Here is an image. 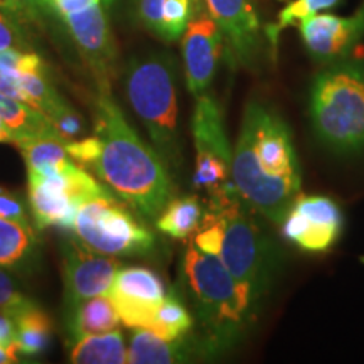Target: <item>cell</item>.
Segmentation results:
<instances>
[{
  "label": "cell",
  "mask_w": 364,
  "mask_h": 364,
  "mask_svg": "<svg viewBox=\"0 0 364 364\" xmlns=\"http://www.w3.org/2000/svg\"><path fill=\"white\" fill-rule=\"evenodd\" d=\"M231 181L240 201L275 225L300 196L302 172L292 132L270 105L252 100L245 108Z\"/></svg>",
  "instance_id": "6da1fadb"
},
{
  "label": "cell",
  "mask_w": 364,
  "mask_h": 364,
  "mask_svg": "<svg viewBox=\"0 0 364 364\" xmlns=\"http://www.w3.org/2000/svg\"><path fill=\"white\" fill-rule=\"evenodd\" d=\"M95 112L100 154L91 169L144 216L157 218L172 196L161 156L136 135L110 93H100Z\"/></svg>",
  "instance_id": "7a4b0ae2"
},
{
  "label": "cell",
  "mask_w": 364,
  "mask_h": 364,
  "mask_svg": "<svg viewBox=\"0 0 364 364\" xmlns=\"http://www.w3.org/2000/svg\"><path fill=\"white\" fill-rule=\"evenodd\" d=\"M257 213L240 201L235 189L209 199V213L196 231L194 245L215 255L258 306H265L279 270V252Z\"/></svg>",
  "instance_id": "3957f363"
},
{
  "label": "cell",
  "mask_w": 364,
  "mask_h": 364,
  "mask_svg": "<svg viewBox=\"0 0 364 364\" xmlns=\"http://www.w3.org/2000/svg\"><path fill=\"white\" fill-rule=\"evenodd\" d=\"M181 275L201 321L203 351L213 356L230 351L245 339L262 307L215 255L189 245Z\"/></svg>",
  "instance_id": "277c9868"
},
{
  "label": "cell",
  "mask_w": 364,
  "mask_h": 364,
  "mask_svg": "<svg viewBox=\"0 0 364 364\" xmlns=\"http://www.w3.org/2000/svg\"><path fill=\"white\" fill-rule=\"evenodd\" d=\"M312 134L338 156L364 152V61L326 65L309 93Z\"/></svg>",
  "instance_id": "5b68a950"
},
{
  "label": "cell",
  "mask_w": 364,
  "mask_h": 364,
  "mask_svg": "<svg viewBox=\"0 0 364 364\" xmlns=\"http://www.w3.org/2000/svg\"><path fill=\"white\" fill-rule=\"evenodd\" d=\"M125 90L159 152L176 161L179 112L174 59L162 53L134 58L127 68Z\"/></svg>",
  "instance_id": "8992f818"
},
{
  "label": "cell",
  "mask_w": 364,
  "mask_h": 364,
  "mask_svg": "<svg viewBox=\"0 0 364 364\" xmlns=\"http://www.w3.org/2000/svg\"><path fill=\"white\" fill-rule=\"evenodd\" d=\"M75 233L83 247L102 255H140L154 248V235L110 193L91 198L76 211Z\"/></svg>",
  "instance_id": "52a82bcc"
},
{
  "label": "cell",
  "mask_w": 364,
  "mask_h": 364,
  "mask_svg": "<svg viewBox=\"0 0 364 364\" xmlns=\"http://www.w3.org/2000/svg\"><path fill=\"white\" fill-rule=\"evenodd\" d=\"M107 193L83 166L73 161L48 174H29V204L39 230L49 226L73 230L81 204Z\"/></svg>",
  "instance_id": "ba28073f"
},
{
  "label": "cell",
  "mask_w": 364,
  "mask_h": 364,
  "mask_svg": "<svg viewBox=\"0 0 364 364\" xmlns=\"http://www.w3.org/2000/svg\"><path fill=\"white\" fill-rule=\"evenodd\" d=\"M191 127L196 149L193 186L196 189L206 191L211 198L233 184V149L228 139L220 105L211 95L203 93L196 97Z\"/></svg>",
  "instance_id": "9c48e42d"
},
{
  "label": "cell",
  "mask_w": 364,
  "mask_h": 364,
  "mask_svg": "<svg viewBox=\"0 0 364 364\" xmlns=\"http://www.w3.org/2000/svg\"><path fill=\"white\" fill-rule=\"evenodd\" d=\"M208 14L220 26L231 65L258 71L263 56L260 17L252 0H203Z\"/></svg>",
  "instance_id": "30bf717a"
},
{
  "label": "cell",
  "mask_w": 364,
  "mask_h": 364,
  "mask_svg": "<svg viewBox=\"0 0 364 364\" xmlns=\"http://www.w3.org/2000/svg\"><path fill=\"white\" fill-rule=\"evenodd\" d=\"M282 225V233L309 253L331 250L343 230V213L327 196H299Z\"/></svg>",
  "instance_id": "8fae6325"
},
{
  "label": "cell",
  "mask_w": 364,
  "mask_h": 364,
  "mask_svg": "<svg viewBox=\"0 0 364 364\" xmlns=\"http://www.w3.org/2000/svg\"><path fill=\"white\" fill-rule=\"evenodd\" d=\"M299 29L304 46L316 61L331 65L348 59L364 39V0L353 16L316 14L300 22Z\"/></svg>",
  "instance_id": "7c38bea8"
},
{
  "label": "cell",
  "mask_w": 364,
  "mask_h": 364,
  "mask_svg": "<svg viewBox=\"0 0 364 364\" xmlns=\"http://www.w3.org/2000/svg\"><path fill=\"white\" fill-rule=\"evenodd\" d=\"M118 262L112 255L91 252L86 247L68 243L63 247V280L68 309L78 307L85 300L107 295L115 280Z\"/></svg>",
  "instance_id": "4fadbf2b"
},
{
  "label": "cell",
  "mask_w": 364,
  "mask_h": 364,
  "mask_svg": "<svg viewBox=\"0 0 364 364\" xmlns=\"http://www.w3.org/2000/svg\"><path fill=\"white\" fill-rule=\"evenodd\" d=\"M225 51L220 26L208 12H196L182 34L186 83L194 97L206 93Z\"/></svg>",
  "instance_id": "5bb4252c"
},
{
  "label": "cell",
  "mask_w": 364,
  "mask_h": 364,
  "mask_svg": "<svg viewBox=\"0 0 364 364\" xmlns=\"http://www.w3.org/2000/svg\"><path fill=\"white\" fill-rule=\"evenodd\" d=\"M73 39L93 71L100 86V93H110L115 76V46L103 7L98 4L63 16Z\"/></svg>",
  "instance_id": "9a60e30c"
},
{
  "label": "cell",
  "mask_w": 364,
  "mask_h": 364,
  "mask_svg": "<svg viewBox=\"0 0 364 364\" xmlns=\"http://www.w3.org/2000/svg\"><path fill=\"white\" fill-rule=\"evenodd\" d=\"M166 295L161 277L144 267L118 268L108 290L118 317L130 329H147L150 317Z\"/></svg>",
  "instance_id": "2e32d148"
},
{
  "label": "cell",
  "mask_w": 364,
  "mask_h": 364,
  "mask_svg": "<svg viewBox=\"0 0 364 364\" xmlns=\"http://www.w3.org/2000/svg\"><path fill=\"white\" fill-rule=\"evenodd\" d=\"M194 344L184 338L167 341L150 329H135L132 334L127 363L132 364H172L184 363L193 356Z\"/></svg>",
  "instance_id": "e0dca14e"
},
{
  "label": "cell",
  "mask_w": 364,
  "mask_h": 364,
  "mask_svg": "<svg viewBox=\"0 0 364 364\" xmlns=\"http://www.w3.org/2000/svg\"><path fill=\"white\" fill-rule=\"evenodd\" d=\"M38 241L29 223L0 218V267L26 270L34 260Z\"/></svg>",
  "instance_id": "ac0fdd59"
},
{
  "label": "cell",
  "mask_w": 364,
  "mask_h": 364,
  "mask_svg": "<svg viewBox=\"0 0 364 364\" xmlns=\"http://www.w3.org/2000/svg\"><path fill=\"white\" fill-rule=\"evenodd\" d=\"M118 322H120V317L107 294L85 300L78 307L73 309L68 326H70V336L75 343L85 336L117 329Z\"/></svg>",
  "instance_id": "d6986e66"
},
{
  "label": "cell",
  "mask_w": 364,
  "mask_h": 364,
  "mask_svg": "<svg viewBox=\"0 0 364 364\" xmlns=\"http://www.w3.org/2000/svg\"><path fill=\"white\" fill-rule=\"evenodd\" d=\"M124 334L113 329L102 334L85 336L73 343L70 361L75 364H124L127 363Z\"/></svg>",
  "instance_id": "ffe728a7"
},
{
  "label": "cell",
  "mask_w": 364,
  "mask_h": 364,
  "mask_svg": "<svg viewBox=\"0 0 364 364\" xmlns=\"http://www.w3.org/2000/svg\"><path fill=\"white\" fill-rule=\"evenodd\" d=\"M204 216L206 213L196 196H182L166 204L156 218V225L169 238L184 241L201 228Z\"/></svg>",
  "instance_id": "44dd1931"
},
{
  "label": "cell",
  "mask_w": 364,
  "mask_h": 364,
  "mask_svg": "<svg viewBox=\"0 0 364 364\" xmlns=\"http://www.w3.org/2000/svg\"><path fill=\"white\" fill-rule=\"evenodd\" d=\"M19 147L27 166V174H48L71 162L66 144L58 135L29 136L14 142Z\"/></svg>",
  "instance_id": "7402d4cb"
},
{
  "label": "cell",
  "mask_w": 364,
  "mask_h": 364,
  "mask_svg": "<svg viewBox=\"0 0 364 364\" xmlns=\"http://www.w3.org/2000/svg\"><path fill=\"white\" fill-rule=\"evenodd\" d=\"M0 118L11 132L14 142L29 136L56 135L44 113L17 100L4 97L2 93H0Z\"/></svg>",
  "instance_id": "603a6c76"
},
{
  "label": "cell",
  "mask_w": 364,
  "mask_h": 364,
  "mask_svg": "<svg viewBox=\"0 0 364 364\" xmlns=\"http://www.w3.org/2000/svg\"><path fill=\"white\" fill-rule=\"evenodd\" d=\"M17 334L16 341L19 344L22 356H41L49 348L53 334V324L48 314L36 306L27 307L16 318Z\"/></svg>",
  "instance_id": "cb8c5ba5"
},
{
  "label": "cell",
  "mask_w": 364,
  "mask_h": 364,
  "mask_svg": "<svg viewBox=\"0 0 364 364\" xmlns=\"http://www.w3.org/2000/svg\"><path fill=\"white\" fill-rule=\"evenodd\" d=\"M193 322V316L182 304V300L171 294L166 295V299L156 307L147 329L154 331L164 339L176 341L188 334Z\"/></svg>",
  "instance_id": "d4e9b609"
},
{
  "label": "cell",
  "mask_w": 364,
  "mask_h": 364,
  "mask_svg": "<svg viewBox=\"0 0 364 364\" xmlns=\"http://www.w3.org/2000/svg\"><path fill=\"white\" fill-rule=\"evenodd\" d=\"M339 2L341 0H292V2L287 4L279 12V16H277V21L263 29L272 51H277L280 34L284 33L287 27L297 26L304 19H307V17H312L316 14H321L322 11H327V9L339 6Z\"/></svg>",
  "instance_id": "484cf974"
},
{
  "label": "cell",
  "mask_w": 364,
  "mask_h": 364,
  "mask_svg": "<svg viewBox=\"0 0 364 364\" xmlns=\"http://www.w3.org/2000/svg\"><path fill=\"white\" fill-rule=\"evenodd\" d=\"M198 0H164L161 12V29L159 39L171 41L179 39L184 34L189 21L193 19Z\"/></svg>",
  "instance_id": "4316f807"
},
{
  "label": "cell",
  "mask_w": 364,
  "mask_h": 364,
  "mask_svg": "<svg viewBox=\"0 0 364 364\" xmlns=\"http://www.w3.org/2000/svg\"><path fill=\"white\" fill-rule=\"evenodd\" d=\"M44 115L49 120V124H51L53 130L56 132V135L65 144L73 142V140H76L81 134H83V120H81V117L73 110L65 100L53 105Z\"/></svg>",
  "instance_id": "83f0119b"
},
{
  "label": "cell",
  "mask_w": 364,
  "mask_h": 364,
  "mask_svg": "<svg viewBox=\"0 0 364 364\" xmlns=\"http://www.w3.org/2000/svg\"><path fill=\"white\" fill-rule=\"evenodd\" d=\"M31 306H34L33 300L22 295L16 289L11 277L0 268V312L16 318L22 311H26Z\"/></svg>",
  "instance_id": "f1b7e54d"
},
{
  "label": "cell",
  "mask_w": 364,
  "mask_h": 364,
  "mask_svg": "<svg viewBox=\"0 0 364 364\" xmlns=\"http://www.w3.org/2000/svg\"><path fill=\"white\" fill-rule=\"evenodd\" d=\"M164 0H139V19L154 36L161 29V12Z\"/></svg>",
  "instance_id": "f546056e"
},
{
  "label": "cell",
  "mask_w": 364,
  "mask_h": 364,
  "mask_svg": "<svg viewBox=\"0 0 364 364\" xmlns=\"http://www.w3.org/2000/svg\"><path fill=\"white\" fill-rule=\"evenodd\" d=\"M0 218L27 223L26 203L21 196L0 191Z\"/></svg>",
  "instance_id": "4dcf8cb0"
},
{
  "label": "cell",
  "mask_w": 364,
  "mask_h": 364,
  "mask_svg": "<svg viewBox=\"0 0 364 364\" xmlns=\"http://www.w3.org/2000/svg\"><path fill=\"white\" fill-rule=\"evenodd\" d=\"M16 46H22L21 31L17 29L11 17H7L6 12L0 11V51L16 48Z\"/></svg>",
  "instance_id": "1f68e13d"
},
{
  "label": "cell",
  "mask_w": 364,
  "mask_h": 364,
  "mask_svg": "<svg viewBox=\"0 0 364 364\" xmlns=\"http://www.w3.org/2000/svg\"><path fill=\"white\" fill-rule=\"evenodd\" d=\"M17 2L21 6L24 21L38 22L41 19V14L53 11V6L48 0H17Z\"/></svg>",
  "instance_id": "d6a6232c"
},
{
  "label": "cell",
  "mask_w": 364,
  "mask_h": 364,
  "mask_svg": "<svg viewBox=\"0 0 364 364\" xmlns=\"http://www.w3.org/2000/svg\"><path fill=\"white\" fill-rule=\"evenodd\" d=\"M100 0H53V7L59 16H66V14L83 11V9L98 4Z\"/></svg>",
  "instance_id": "836d02e7"
},
{
  "label": "cell",
  "mask_w": 364,
  "mask_h": 364,
  "mask_svg": "<svg viewBox=\"0 0 364 364\" xmlns=\"http://www.w3.org/2000/svg\"><path fill=\"white\" fill-rule=\"evenodd\" d=\"M16 334H17V327H16V321L7 314L0 312V343L2 344H11L16 343Z\"/></svg>",
  "instance_id": "e575fe53"
},
{
  "label": "cell",
  "mask_w": 364,
  "mask_h": 364,
  "mask_svg": "<svg viewBox=\"0 0 364 364\" xmlns=\"http://www.w3.org/2000/svg\"><path fill=\"white\" fill-rule=\"evenodd\" d=\"M21 349L19 344L11 343V344H2L0 343V364H12L21 361Z\"/></svg>",
  "instance_id": "d590c367"
},
{
  "label": "cell",
  "mask_w": 364,
  "mask_h": 364,
  "mask_svg": "<svg viewBox=\"0 0 364 364\" xmlns=\"http://www.w3.org/2000/svg\"><path fill=\"white\" fill-rule=\"evenodd\" d=\"M0 11H4L7 16L17 17V19L24 21V16H22L21 6L17 0H0Z\"/></svg>",
  "instance_id": "8d00e7d4"
},
{
  "label": "cell",
  "mask_w": 364,
  "mask_h": 364,
  "mask_svg": "<svg viewBox=\"0 0 364 364\" xmlns=\"http://www.w3.org/2000/svg\"><path fill=\"white\" fill-rule=\"evenodd\" d=\"M9 142L12 144L14 139H12L11 132L7 130L6 124H4V122H2V118H0V144H9Z\"/></svg>",
  "instance_id": "74e56055"
},
{
  "label": "cell",
  "mask_w": 364,
  "mask_h": 364,
  "mask_svg": "<svg viewBox=\"0 0 364 364\" xmlns=\"http://www.w3.org/2000/svg\"><path fill=\"white\" fill-rule=\"evenodd\" d=\"M103 2H107V4H110V2H112V0H103Z\"/></svg>",
  "instance_id": "f35d334b"
},
{
  "label": "cell",
  "mask_w": 364,
  "mask_h": 364,
  "mask_svg": "<svg viewBox=\"0 0 364 364\" xmlns=\"http://www.w3.org/2000/svg\"><path fill=\"white\" fill-rule=\"evenodd\" d=\"M48 2H49V4H51V6H53V0H48ZM53 9H54V7H53Z\"/></svg>",
  "instance_id": "ab89813d"
},
{
  "label": "cell",
  "mask_w": 364,
  "mask_h": 364,
  "mask_svg": "<svg viewBox=\"0 0 364 364\" xmlns=\"http://www.w3.org/2000/svg\"><path fill=\"white\" fill-rule=\"evenodd\" d=\"M0 191H4V189H2V188H0Z\"/></svg>",
  "instance_id": "60d3db41"
}]
</instances>
